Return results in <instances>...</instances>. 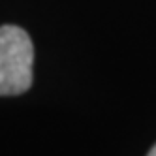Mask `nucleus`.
<instances>
[{"instance_id":"nucleus-1","label":"nucleus","mask_w":156,"mask_h":156,"mask_svg":"<svg viewBox=\"0 0 156 156\" xmlns=\"http://www.w3.org/2000/svg\"><path fill=\"white\" fill-rule=\"evenodd\" d=\"M34 45L23 28L0 27V96H17L32 85Z\"/></svg>"},{"instance_id":"nucleus-2","label":"nucleus","mask_w":156,"mask_h":156,"mask_svg":"<svg viewBox=\"0 0 156 156\" xmlns=\"http://www.w3.org/2000/svg\"><path fill=\"white\" fill-rule=\"evenodd\" d=\"M147 156H156V145H154V147H152V149H151V152H149V154H147Z\"/></svg>"}]
</instances>
